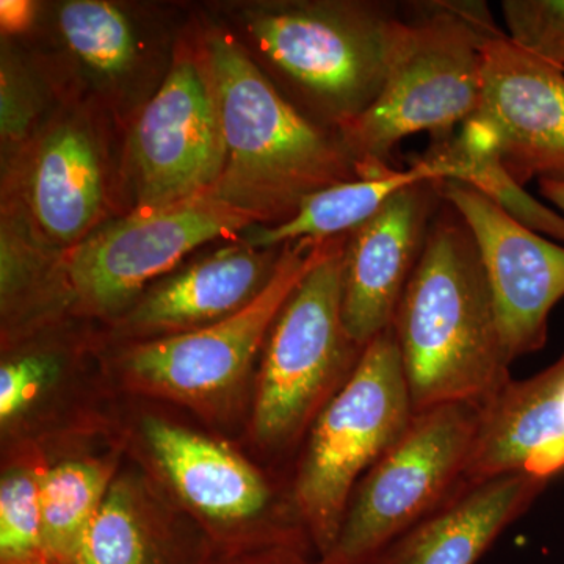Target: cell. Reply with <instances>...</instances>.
<instances>
[{"instance_id": "cell-1", "label": "cell", "mask_w": 564, "mask_h": 564, "mask_svg": "<svg viewBox=\"0 0 564 564\" xmlns=\"http://www.w3.org/2000/svg\"><path fill=\"white\" fill-rule=\"evenodd\" d=\"M391 328L414 413L481 406L513 378L477 243L444 199Z\"/></svg>"}, {"instance_id": "cell-2", "label": "cell", "mask_w": 564, "mask_h": 564, "mask_svg": "<svg viewBox=\"0 0 564 564\" xmlns=\"http://www.w3.org/2000/svg\"><path fill=\"white\" fill-rule=\"evenodd\" d=\"M209 76L225 144L214 198L282 223L313 193L359 180L339 132L307 120L232 36L209 41Z\"/></svg>"}, {"instance_id": "cell-3", "label": "cell", "mask_w": 564, "mask_h": 564, "mask_svg": "<svg viewBox=\"0 0 564 564\" xmlns=\"http://www.w3.org/2000/svg\"><path fill=\"white\" fill-rule=\"evenodd\" d=\"M393 40L388 76L361 117L339 129L359 177L391 172L400 141L429 132L452 139L478 109L484 87V44L500 32L481 2L413 3Z\"/></svg>"}, {"instance_id": "cell-4", "label": "cell", "mask_w": 564, "mask_h": 564, "mask_svg": "<svg viewBox=\"0 0 564 564\" xmlns=\"http://www.w3.org/2000/svg\"><path fill=\"white\" fill-rule=\"evenodd\" d=\"M414 410L392 328L358 366L304 437L292 503L318 562L339 534L356 485L403 436Z\"/></svg>"}, {"instance_id": "cell-5", "label": "cell", "mask_w": 564, "mask_h": 564, "mask_svg": "<svg viewBox=\"0 0 564 564\" xmlns=\"http://www.w3.org/2000/svg\"><path fill=\"white\" fill-rule=\"evenodd\" d=\"M402 20L388 2L296 3L256 14L250 32L273 68L339 131L383 90Z\"/></svg>"}, {"instance_id": "cell-6", "label": "cell", "mask_w": 564, "mask_h": 564, "mask_svg": "<svg viewBox=\"0 0 564 564\" xmlns=\"http://www.w3.org/2000/svg\"><path fill=\"white\" fill-rule=\"evenodd\" d=\"M347 239L334 237L270 332L252 411V434L263 447L304 441L361 359L364 348L348 337L343 318Z\"/></svg>"}, {"instance_id": "cell-7", "label": "cell", "mask_w": 564, "mask_h": 564, "mask_svg": "<svg viewBox=\"0 0 564 564\" xmlns=\"http://www.w3.org/2000/svg\"><path fill=\"white\" fill-rule=\"evenodd\" d=\"M480 422L475 403L414 413L403 436L356 485L336 543L318 563L366 564L462 491Z\"/></svg>"}, {"instance_id": "cell-8", "label": "cell", "mask_w": 564, "mask_h": 564, "mask_svg": "<svg viewBox=\"0 0 564 564\" xmlns=\"http://www.w3.org/2000/svg\"><path fill=\"white\" fill-rule=\"evenodd\" d=\"M333 239L284 245L272 278L242 310L195 332L133 348L126 358L132 380L181 402H207L231 391L272 332L282 307Z\"/></svg>"}, {"instance_id": "cell-9", "label": "cell", "mask_w": 564, "mask_h": 564, "mask_svg": "<svg viewBox=\"0 0 564 564\" xmlns=\"http://www.w3.org/2000/svg\"><path fill=\"white\" fill-rule=\"evenodd\" d=\"M458 135L496 155L518 184L564 182V68L494 33L484 44L480 104Z\"/></svg>"}, {"instance_id": "cell-10", "label": "cell", "mask_w": 564, "mask_h": 564, "mask_svg": "<svg viewBox=\"0 0 564 564\" xmlns=\"http://www.w3.org/2000/svg\"><path fill=\"white\" fill-rule=\"evenodd\" d=\"M256 221L254 215L209 193L152 214H133L70 251V288L96 313H113L188 252Z\"/></svg>"}, {"instance_id": "cell-11", "label": "cell", "mask_w": 564, "mask_h": 564, "mask_svg": "<svg viewBox=\"0 0 564 564\" xmlns=\"http://www.w3.org/2000/svg\"><path fill=\"white\" fill-rule=\"evenodd\" d=\"M131 150L135 214L210 192L221 176L225 144L209 74L191 61L177 62L141 111Z\"/></svg>"}, {"instance_id": "cell-12", "label": "cell", "mask_w": 564, "mask_h": 564, "mask_svg": "<svg viewBox=\"0 0 564 564\" xmlns=\"http://www.w3.org/2000/svg\"><path fill=\"white\" fill-rule=\"evenodd\" d=\"M440 193L473 232L508 358L540 351L549 315L564 299V247L513 220L473 185L445 180Z\"/></svg>"}, {"instance_id": "cell-13", "label": "cell", "mask_w": 564, "mask_h": 564, "mask_svg": "<svg viewBox=\"0 0 564 564\" xmlns=\"http://www.w3.org/2000/svg\"><path fill=\"white\" fill-rule=\"evenodd\" d=\"M397 192L369 221L348 234L344 251L343 318L352 343L366 348L391 328L404 289L440 209V184Z\"/></svg>"}, {"instance_id": "cell-14", "label": "cell", "mask_w": 564, "mask_h": 564, "mask_svg": "<svg viewBox=\"0 0 564 564\" xmlns=\"http://www.w3.org/2000/svg\"><path fill=\"white\" fill-rule=\"evenodd\" d=\"M564 473V352L540 373L514 380L481 404L463 488L508 474L551 484Z\"/></svg>"}, {"instance_id": "cell-15", "label": "cell", "mask_w": 564, "mask_h": 564, "mask_svg": "<svg viewBox=\"0 0 564 564\" xmlns=\"http://www.w3.org/2000/svg\"><path fill=\"white\" fill-rule=\"evenodd\" d=\"M547 485L508 474L462 488L366 564H477Z\"/></svg>"}, {"instance_id": "cell-16", "label": "cell", "mask_w": 564, "mask_h": 564, "mask_svg": "<svg viewBox=\"0 0 564 564\" xmlns=\"http://www.w3.org/2000/svg\"><path fill=\"white\" fill-rule=\"evenodd\" d=\"M144 440L170 484L204 518L232 529L261 519L273 492L231 448L162 419H148Z\"/></svg>"}, {"instance_id": "cell-17", "label": "cell", "mask_w": 564, "mask_h": 564, "mask_svg": "<svg viewBox=\"0 0 564 564\" xmlns=\"http://www.w3.org/2000/svg\"><path fill=\"white\" fill-rule=\"evenodd\" d=\"M280 258L252 247L228 248L155 289L129 323L144 332L204 328L242 310L269 282Z\"/></svg>"}, {"instance_id": "cell-18", "label": "cell", "mask_w": 564, "mask_h": 564, "mask_svg": "<svg viewBox=\"0 0 564 564\" xmlns=\"http://www.w3.org/2000/svg\"><path fill=\"white\" fill-rule=\"evenodd\" d=\"M29 196L33 217L46 236L61 243L80 239L102 204L101 165L87 132L63 124L44 139Z\"/></svg>"}, {"instance_id": "cell-19", "label": "cell", "mask_w": 564, "mask_h": 564, "mask_svg": "<svg viewBox=\"0 0 564 564\" xmlns=\"http://www.w3.org/2000/svg\"><path fill=\"white\" fill-rule=\"evenodd\" d=\"M426 181L444 180L413 159L408 170L340 182L304 198L289 220L252 232L248 247L273 248L300 240L347 236L369 221L397 192Z\"/></svg>"}, {"instance_id": "cell-20", "label": "cell", "mask_w": 564, "mask_h": 564, "mask_svg": "<svg viewBox=\"0 0 564 564\" xmlns=\"http://www.w3.org/2000/svg\"><path fill=\"white\" fill-rule=\"evenodd\" d=\"M73 564H193L172 533L141 513L129 485L111 484Z\"/></svg>"}, {"instance_id": "cell-21", "label": "cell", "mask_w": 564, "mask_h": 564, "mask_svg": "<svg viewBox=\"0 0 564 564\" xmlns=\"http://www.w3.org/2000/svg\"><path fill=\"white\" fill-rule=\"evenodd\" d=\"M110 486V467L90 459L63 462L40 474L43 551L52 562L74 563Z\"/></svg>"}, {"instance_id": "cell-22", "label": "cell", "mask_w": 564, "mask_h": 564, "mask_svg": "<svg viewBox=\"0 0 564 564\" xmlns=\"http://www.w3.org/2000/svg\"><path fill=\"white\" fill-rule=\"evenodd\" d=\"M441 180L473 185L502 207L513 220L530 231L547 234L564 243V217L530 196L489 152L477 150L454 135L432 143L415 158Z\"/></svg>"}, {"instance_id": "cell-23", "label": "cell", "mask_w": 564, "mask_h": 564, "mask_svg": "<svg viewBox=\"0 0 564 564\" xmlns=\"http://www.w3.org/2000/svg\"><path fill=\"white\" fill-rule=\"evenodd\" d=\"M63 39L85 65L118 76L135 58V39L124 14L99 0H70L58 13Z\"/></svg>"}, {"instance_id": "cell-24", "label": "cell", "mask_w": 564, "mask_h": 564, "mask_svg": "<svg viewBox=\"0 0 564 564\" xmlns=\"http://www.w3.org/2000/svg\"><path fill=\"white\" fill-rule=\"evenodd\" d=\"M43 554L40 474L10 470L0 484V563Z\"/></svg>"}, {"instance_id": "cell-25", "label": "cell", "mask_w": 564, "mask_h": 564, "mask_svg": "<svg viewBox=\"0 0 564 564\" xmlns=\"http://www.w3.org/2000/svg\"><path fill=\"white\" fill-rule=\"evenodd\" d=\"M502 13L516 44L564 68V0H503Z\"/></svg>"}, {"instance_id": "cell-26", "label": "cell", "mask_w": 564, "mask_h": 564, "mask_svg": "<svg viewBox=\"0 0 564 564\" xmlns=\"http://www.w3.org/2000/svg\"><path fill=\"white\" fill-rule=\"evenodd\" d=\"M58 372V362L47 355L22 356L0 369V419L17 417L50 384Z\"/></svg>"}, {"instance_id": "cell-27", "label": "cell", "mask_w": 564, "mask_h": 564, "mask_svg": "<svg viewBox=\"0 0 564 564\" xmlns=\"http://www.w3.org/2000/svg\"><path fill=\"white\" fill-rule=\"evenodd\" d=\"M32 104L13 74L2 69V135L18 140L28 131L32 120Z\"/></svg>"}, {"instance_id": "cell-28", "label": "cell", "mask_w": 564, "mask_h": 564, "mask_svg": "<svg viewBox=\"0 0 564 564\" xmlns=\"http://www.w3.org/2000/svg\"><path fill=\"white\" fill-rule=\"evenodd\" d=\"M223 564H321L318 560L310 558V551L304 549L281 547L259 549L254 554L247 555V558H231Z\"/></svg>"}, {"instance_id": "cell-29", "label": "cell", "mask_w": 564, "mask_h": 564, "mask_svg": "<svg viewBox=\"0 0 564 564\" xmlns=\"http://www.w3.org/2000/svg\"><path fill=\"white\" fill-rule=\"evenodd\" d=\"M33 6L24 0H2L0 3V21L3 31L20 33L31 25Z\"/></svg>"}, {"instance_id": "cell-30", "label": "cell", "mask_w": 564, "mask_h": 564, "mask_svg": "<svg viewBox=\"0 0 564 564\" xmlns=\"http://www.w3.org/2000/svg\"><path fill=\"white\" fill-rule=\"evenodd\" d=\"M538 182H540L541 195L564 214V182L551 180H540Z\"/></svg>"}, {"instance_id": "cell-31", "label": "cell", "mask_w": 564, "mask_h": 564, "mask_svg": "<svg viewBox=\"0 0 564 564\" xmlns=\"http://www.w3.org/2000/svg\"><path fill=\"white\" fill-rule=\"evenodd\" d=\"M0 564H58L55 562H52L50 556L46 555H36L32 556V558L28 560H20V562H9V563H0Z\"/></svg>"}]
</instances>
